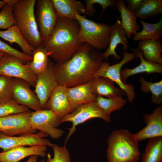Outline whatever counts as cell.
I'll use <instances>...</instances> for the list:
<instances>
[{
    "label": "cell",
    "mask_w": 162,
    "mask_h": 162,
    "mask_svg": "<svg viewBox=\"0 0 162 162\" xmlns=\"http://www.w3.org/2000/svg\"><path fill=\"white\" fill-rule=\"evenodd\" d=\"M104 59L99 50L83 43L69 59L54 64L56 80L58 85L67 88L89 82Z\"/></svg>",
    "instance_id": "6da1fadb"
},
{
    "label": "cell",
    "mask_w": 162,
    "mask_h": 162,
    "mask_svg": "<svg viewBox=\"0 0 162 162\" xmlns=\"http://www.w3.org/2000/svg\"><path fill=\"white\" fill-rule=\"evenodd\" d=\"M79 28L75 20L57 16L54 29L43 42L49 57L57 62L69 59L82 44L78 39Z\"/></svg>",
    "instance_id": "7a4b0ae2"
},
{
    "label": "cell",
    "mask_w": 162,
    "mask_h": 162,
    "mask_svg": "<svg viewBox=\"0 0 162 162\" xmlns=\"http://www.w3.org/2000/svg\"><path fill=\"white\" fill-rule=\"evenodd\" d=\"M108 162H137L140 156L134 134L125 129L112 131L107 140Z\"/></svg>",
    "instance_id": "3957f363"
},
{
    "label": "cell",
    "mask_w": 162,
    "mask_h": 162,
    "mask_svg": "<svg viewBox=\"0 0 162 162\" xmlns=\"http://www.w3.org/2000/svg\"><path fill=\"white\" fill-rule=\"evenodd\" d=\"M36 0H19L13 8L15 24L34 48L42 44L34 14Z\"/></svg>",
    "instance_id": "277c9868"
},
{
    "label": "cell",
    "mask_w": 162,
    "mask_h": 162,
    "mask_svg": "<svg viewBox=\"0 0 162 162\" xmlns=\"http://www.w3.org/2000/svg\"><path fill=\"white\" fill-rule=\"evenodd\" d=\"M75 20L79 26V41L88 44L98 50L107 48L109 44L110 26L104 22H97L86 16L76 14Z\"/></svg>",
    "instance_id": "5b68a950"
},
{
    "label": "cell",
    "mask_w": 162,
    "mask_h": 162,
    "mask_svg": "<svg viewBox=\"0 0 162 162\" xmlns=\"http://www.w3.org/2000/svg\"><path fill=\"white\" fill-rule=\"evenodd\" d=\"M123 58L119 62L112 65L109 62H103L94 72L93 77H105L116 83L119 88L126 94L129 102H133L136 97L134 86L132 84L124 83L121 77V71L122 67L126 63L134 59L136 55L133 52H123Z\"/></svg>",
    "instance_id": "8992f818"
},
{
    "label": "cell",
    "mask_w": 162,
    "mask_h": 162,
    "mask_svg": "<svg viewBox=\"0 0 162 162\" xmlns=\"http://www.w3.org/2000/svg\"><path fill=\"white\" fill-rule=\"evenodd\" d=\"M95 118H101L107 122L111 121V119L105 115L96 101L80 105L72 112L64 117L60 120L61 123L68 122L72 123L71 127L69 129L64 145L65 146L69 139L76 130L78 125Z\"/></svg>",
    "instance_id": "52a82bcc"
},
{
    "label": "cell",
    "mask_w": 162,
    "mask_h": 162,
    "mask_svg": "<svg viewBox=\"0 0 162 162\" xmlns=\"http://www.w3.org/2000/svg\"><path fill=\"white\" fill-rule=\"evenodd\" d=\"M17 57L5 53L0 60V75L19 79L34 87L37 76L31 71L27 64Z\"/></svg>",
    "instance_id": "ba28073f"
},
{
    "label": "cell",
    "mask_w": 162,
    "mask_h": 162,
    "mask_svg": "<svg viewBox=\"0 0 162 162\" xmlns=\"http://www.w3.org/2000/svg\"><path fill=\"white\" fill-rule=\"evenodd\" d=\"M29 120L33 129L44 132L54 139L60 138L64 133L63 130L57 128L61 124L60 120L51 110L41 109L32 112Z\"/></svg>",
    "instance_id": "9c48e42d"
},
{
    "label": "cell",
    "mask_w": 162,
    "mask_h": 162,
    "mask_svg": "<svg viewBox=\"0 0 162 162\" xmlns=\"http://www.w3.org/2000/svg\"><path fill=\"white\" fill-rule=\"evenodd\" d=\"M32 111L13 114L0 118V132L9 136L34 134L29 123Z\"/></svg>",
    "instance_id": "30bf717a"
},
{
    "label": "cell",
    "mask_w": 162,
    "mask_h": 162,
    "mask_svg": "<svg viewBox=\"0 0 162 162\" xmlns=\"http://www.w3.org/2000/svg\"><path fill=\"white\" fill-rule=\"evenodd\" d=\"M36 19L43 42L50 36L56 26L57 16L51 0L36 1Z\"/></svg>",
    "instance_id": "8fae6325"
},
{
    "label": "cell",
    "mask_w": 162,
    "mask_h": 162,
    "mask_svg": "<svg viewBox=\"0 0 162 162\" xmlns=\"http://www.w3.org/2000/svg\"><path fill=\"white\" fill-rule=\"evenodd\" d=\"M48 136L41 131L19 136H9L0 132V148L4 152L15 147L26 146L42 145L52 147L54 144L44 138Z\"/></svg>",
    "instance_id": "7c38bea8"
},
{
    "label": "cell",
    "mask_w": 162,
    "mask_h": 162,
    "mask_svg": "<svg viewBox=\"0 0 162 162\" xmlns=\"http://www.w3.org/2000/svg\"><path fill=\"white\" fill-rule=\"evenodd\" d=\"M53 65V63L50 62L46 70L37 76L34 92L42 109H45L51 94L58 85L54 75Z\"/></svg>",
    "instance_id": "4fadbf2b"
},
{
    "label": "cell",
    "mask_w": 162,
    "mask_h": 162,
    "mask_svg": "<svg viewBox=\"0 0 162 162\" xmlns=\"http://www.w3.org/2000/svg\"><path fill=\"white\" fill-rule=\"evenodd\" d=\"M30 85L22 80L13 78V98L18 104L35 111L42 109L40 101Z\"/></svg>",
    "instance_id": "5bb4252c"
},
{
    "label": "cell",
    "mask_w": 162,
    "mask_h": 162,
    "mask_svg": "<svg viewBox=\"0 0 162 162\" xmlns=\"http://www.w3.org/2000/svg\"><path fill=\"white\" fill-rule=\"evenodd\" d=\"M143 121L146 126L134 134L138 142L147 139L162 136V106L156 107L151 114H145Z\"/></svg>",
    "instance_id": "9a60e30c"
},
{
    "label": "cell",
    "mask_w": 162,
    "mask_h": 162,
    "mask_svg": "<svg viewBox=\"0 0 162 162\" xmlns=\"http://www.w3.org/2000/svg\"><path fill=\"white\" fill-rule=\"evenodd\" d=\"M45 109L53 111L60 120L74 109L72 107L65 90V87L58 85L51 94Z\"/></svg>",
    "instance_id": "2e32d148"
},
{
    "label": "cell",
    "mask_w": 162,
    "mask_h": 162,
    "mask_svg": "<svg viewBox=\"0 0 162 162\" xmlns=\"http://www.w3.org/2000/svg\"><path fill=\"white\" fill-rule=\"evenodd\" d=\"M47 146L40 145L28 147L20 146L0 152V162H19L29 156L35 155L44 157L46 155Z\"/></svg>",
    "instance_id": "e0dca14e"
},
{
    "label": "cell",
    "mask_w": 162,
    "mask_h": 162,
    "mask_svg": "<svg viewBox=\"0 0 162 162\" xmlns=\"http://www.w3.org/2000/svg\"><path fill=\"white\" fill-rule=\"evenodd\" d=\"M111 30L110 35L109 43L106 50L102 53L104 59L107 61L108 57L113 56L114 58L118 60L121 58L116 52L118 45L121 44L125 52L128 49V42L125 33L122 27L121 21L118 17L115 23L110 26Z\"/></svg>",
    "instance_id": "ac0fdd59"
},
{
    "label": "cell",
    "mask_w": 162,
    "mask_h": 162,
    "mask_svg": "<svg viewBox=\"0 0 162 162\" xmlns=\"http://www.w3.org/2000/svg\"><path fill=\"white\" fill-rule=\"evenodd\" d=\"M131 49L133 52L140 58V62L138 65L134 68H126L121 70V77L123 83H126L127 79L129 77L140 73L162 74V64L146 60L143 58L142 51L138 47Z\"/></svg>",
    "instance_id": "d6986e66"
},
{
    "label": "cell",
    "mask_w": 162,
    "mask_h": 162,
    "mask_svg": "<svg viewBox=\"0 0 162 162\" xmlns=\"http://www.w3.org/2000/svg\"><path fill=\"white\" fill-rule=\"evenodd\" d=\"M65 90L70 103L74 110L80 105L96 101V96L92 92L91 81L72 87H65Z\"/></svg>",
    "instance_id": "ffe728a7"
},
{
    "label": "cell",
    "mask_w": 162,
    "mask_h": 162,
    "mask_svg": "<svg viewBox=\"0 0 162 162\" xmlns=\"http://www.w3.org/2000/svg\"><path fill=\"white\" fill-rule=\"evenodd\" d=\"M91 83L92 92L96 97L110 98L125 95L123 91L116 87L114 82L107 78L94 77Z\"/></svg>",
    "instance_id": "44dd1931"
},
{
    "label": "cell",
    "mask_w": 162,
    "mask_h": 162,
    "mask_svg": "<svg viewBox=\"0 0 162 162\" xmlns=\"http://www.w3.org/2000/svg\"><path fill=\"white\" fill-rule=\"evenodd\" d=\"M58 16L74 20L76 14H85V5L76 0H51Z\"/></svg>",
    "instance_id": "7402d4cb"
},
{
    "label": "cell",
    "mask_w": 162,
    "mask_h": 162,
    "mask_svg": "<svg viewBox=\"0 0 162 162\" xmlns=\"http://www.w3.org/2000/svg\"><path fill=\"white\" fill-rule=\"evenodd\" d=\"M118 10L121 19V25L126 36L131 38L132 34L135 35L141 29L136 21L134 13L129 10L123 0H118L115 10Z\"/></svg>",
    "instance_id": "603a6c76"
},
{
    "label": "cell",
    "mask_w": 162,
    "mask_h": 162,
    "mask_svg": "<svg viewBox=\"0 0 162 162\" xmlns=\"http://www.w3.org/2000/svg\"><path fill=\"white\" fill-rule=\"evenodd\" d=\"M0 37L10 43L17 44L21 48L23 53L32 56L35 49L29 44L16 25H14L5 31L0 30Z\"/></svg>",
    "instance_id": "cb8c5ba5"
},
{
    "label": "cell",
    "mask_w": 162,
    "mask_h": 162,
    "mask_svg": "<svg viewBox=\"0 0 162 162\" xmlns=\"http://www.w3.org/2000/svg\"><path fill=\"white\" fill-rule=\"evenodd\" d=\"M137 45L146 60L162 64V46L160 40L140 41Z\"/></svg>",
    "instance_id": "d4e9b609"
},
{
    "label": "cell",
    "mask_w": 162,
    "mask_h": 162,
    "mask_svg": "<svg viewBox=\"0 0 162 162\" xmlns=\"http://www.w3.org/2000/svg\"><path fill=\"white\" fill-rule=\"evenodd\" d=\"M142 25V30L133 36L134 41L160 40L162 38V18L158 22L151 23L138 20Z\"/></svg>",
    "instance_id": "484cf974"
},
{
    "label": "cell",
    "mask_w": 162,
    "mask_h": 162,
    "mask_svg": "<svg viewBox=\"0 0 162 162\" xmlns=\"http://www.w3.org/2000/svg\"><path fill=\"white\" fill-rule=\"evenodd\" d=\"M32 57V60L27 64L32 72L37 76L46 70L50 62L47 52L43 44L34 49Z\"/></svg>",
    "instance_id": "4316f807"
},
{
    "label": "cell",
    "mask_w": 162,
    "mask_h": 162,
    "mask_svg": "<svg viewBox=\"0 0 162 162\" xmlns=\"http://www.w3.org/2000/svg\"><path fill=\"white\" fill-rule=\"evenodd\" d=\"M162 160V136L149 139L141 162H161Z\"/></svg>",
    "instance_id": "83f0119b"
},
{
    "label": "cell",
    "mask_w": 162,
    "mask_h": 162,
    "mask_svg": "<svg viewBox=\"0 0 162 162\" xmlns=\"http://www.w3.org/2000/svg\"><path fill=\"white\" fill-rule=\"evenodd\" d=\"M134 13L136 18L143 21L160 15L162 13V0H142L140 7Z\"/></svg>",
    "instance_id": "f1b7e54d"
},
{
    "label": "cell",
    "mask_w": 162,
    "mask_h": 162,
    "mask_svg": "<svg viewBox=\"0 0 162 162\" xmlns=\"http://www.w3.org/2000/svg\"><path fill=\"white\" fill-rule=\"evenodd\" d=\"M95 101L105 115L111 119V113L121 110L125 105L127 100L122 96L110 98L97 96Z\"/></svg>",
    "instance_id": "f546056e"
},
{
    "label": "cell",
    "mask_w": 162,
    "mask_h": 162,
    "mask_svg": "<svg viewBox=\"0 0 162 162\" xmlns=\"http://www.w3.org/2000/svg\"><path fill=\"white\" fill-rule=\"evenodd\" d=\"M141 91L145 93L150 92L152 94L151 100L156 104L162 103V80L156 82L146 81L144 78H139Z\"/></svg>",
    "instance_id": "4dcf8cb0"
},
{
    "label": "cell",
    "mask_w": 162,
    "mask_h": 162,
    "mask_svg": "<svg viewBox=\"0 0 162 162\" xmlns=\"http://www.w3.org/2000/svg\"><path fill=\"white\" fill-rule=\"evenodd\" d=\"M29 110L27 107L18 104L13 99L0 103V118Z\"/></svg>",
    "instance_id": "1f68e13d"
},
{
    "label": "cell",
    "mask_w": 162,
    "mask_h": 162,
    "mask_svg": "<svg viewBox=\"0 0 162 162\" xmlns=\"http://www.w3.org/2000/svg\"><path fill=\"white\" fill-rule=\"evenodd\" d=\"M117 0H86L85 1V14L89 16H93L96 12L94 4H97L100 5L102 10L100 17L103 15L104 10L108 7L115 9L117 4Z\"/></svg>",
    "instance_id": "d6a6232c"
},
{
    "label": "cell",
    "mask_w": 162,
    "mask_h": 162,
    "mask_svg": "<svg viewBox=\"0 0 162 162\" xmlns=\"http://www.w3.org/2000/svg\"><path fill=\"white\" fill-rule=\"evenodd\" d=\"M13 98V78L0 75V103Z\"/></svg>",
    "instance_id": "836d02e7"
},
{
    "label": "cell",
    "mask_w": 162,
    "mask_h": 162,
    "mask_svg": "<svg viewBox=\"0 0 162 162\" xmlns=\"http://www.w3.org/2000/svg\"><path fill=\"white\" fill-rule=\"evenodd\" d=\"M52 148L53 156L52 158L50 154L48 153L46 162H71L69 152L65 146H60L54 144Z\"/></svg>",
    "instance_id": "e575fe53"
},
{
    "label": "cell",
    "mask_w": 162,
    "mask_h": 162,
    "mask_svg": "<svg viewBox=\"0 0 162 162\" xmlns=\"http://www.w3.org/2000/svg\"><path fill=\"white\" fill-rule=\"evenodd\" d=\"M13 5L7 3L0 12V29H7L15 24L13 14Z\"/></svg>",
    "instance_id": "d590c367"
},
{
    "label": "cell",
    "mask_w": 162,
    "mask_h": 162,
    "mask_svg": "<svg viewBox=\"0 0 162 162\" xmlns=\"http://www.w3.org/2000/svg\"><path fill=\"white\" fill-rule=\"evenodd\" d=\"M0 50L19 58L25 63L31 61L32 56L27 55L0 40Z\"/></svg>",
    "instance_id": "8d00e7d4"
},
{
    "label": "cell",
    "mask_w": 162,
    "mask_h": 162,
    "mask_svg": "<svg viewBox=\"0 0 162 162\" xmlns=\"http://www.w3.org/2000/svg\"><path fill=\"white\" fill-rule=\"evenodd\" d=\"M128 8L131 12L134 13L139 8L142 0H126Z\"/></svg>",
    "instance_id": "74e56055"
},
{
    "label": "cell",
    "mask_w": 162,
    "mask_h": 162,
    "mask_svg": "<svg viewBox=\"0 0 162 162\" xmlns=\"http://www.w3.org/2000/svg\"><path fill=\"white\" fill-rule=\"evenodd\" d=\"M38 156L35 155L31 156L26 162H37Z\"/></svg>",
    "instance_id": "f35d334b"
},
{
    "label": "cell",
    "mask_w": 162,
    "mask_h": 162,
    "mask_svg": "<svg viewBox=\"0 0 162 162\" xmlns=\"http://www.w3.org/2000/svg\"><path fill=\"white\" fill-rule=\"evenodd\" d=\"M7 4L5 0L0 1V9L2 8Z\"/></svg>",
    "instance_id": "ab89813d"
},
{
    "label": "cell",
    "mask_w": 162,
    "mask_h": 162,
    "mask_svg": "<svg viewBox=\"0 0 162 162\" xmlns=\"http://www.w3.org/2000/svg\"><path fill=\"white\" fill-rule=\"evenodd\" d=\"M5 52L0 50V60H1L4 54H5Z\"/></svg>",
    "instance_id": "60d3db41"
},
{
    "label": "cell",
    "mask_w": 162,
    "mask_h": 162,
    "mask_svg": "<svg viewBox=\"0 0 162 162\" xmlns=\"http://www.w3.org/2000/svg\"><path fill=\"white\" fill-rule=\"evenodd\" d=\"M38 162H46V161L44 159H42Z\"/></svg>",
    "instance_id": "b9f144b4"
},
{
    "label": "cell",
    "mask_w": 162,
    "mask_h": 162,
    "mask_svg": "<svg viewBox=\"0 0 162 162\" xmlns=\"http://www.w3.org/2000/svg\"></svg>",
    "instance_id": "7bdbcfd3"
}]
</instances>
